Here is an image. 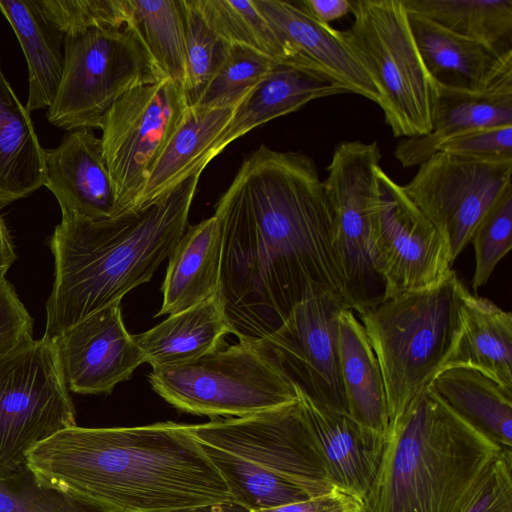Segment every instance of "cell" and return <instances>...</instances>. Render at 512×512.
Masks as SVG:
<instances>
[{"label": "cell", "instance_id": "40", "mask_svg": "<svg viewBox=\"0 0 512 512\" xmlns=\"http://www.w3.org/2000/svg\"><path fill=\"white\" fill-rule=\"evenodd\" d=\"M437 152L486 163L512 161V125L472 129L446 139Z\"/></svg>", "mask_w": 512, "mask_h": 512}, {"label": "cell", "instance_id": "29", "mask_svg": "<svg viewBox=\"0 0 512 512\" xmlns=\"http://www.w3.org/2000/svg\"><path fill=\"white\" fill-rule=\"evenodd\" d=\"M413 37L430 74L454 73L471 89H482L512 70V52L499 54L408 9Z\"/></svg>", "mask_w": 512, "mask_h": 512}, {"label": "cell", "instance_id": "16", "mask_svg": "<svg viewBox=\"0 0 512 512\" xmlns=\"http://www.w3.org/2000/svg\"><path fill=\"white\" fill-rule=\"evenodd\" d=\"M51 343L64 384L79 394H110L145 363L124 325L120 302L91 314Z\"/></svg>", "mask_w": 512, "mask_h": 512}, {"label": "cell", "instance_id": "2", "mask_svg": "<svg viewBox=\"0 0 512 512\" xmlns=\"http://www.w3.org/2000/svg\"><path fill=\"white\" fill-rule=\"evenodd\" d=\"M26 468L42 486L108 512H188L231 499L189 425L62 429Z\"/></svg>", "mask_w": 512, "mask_h": 512}, {"label": "cell", "instance_id": "25", "mask_svg": "<svg viewBox=\"0 0 512 512\" xmlns=\"http://www.w3.org/2000/svg\"><path fill=\"white\" fill-rule=\"evenodd\" d=\"M45 180V149L0 61V210L28 197L44 186Z\"/></svg>", "mask_w": 512, "mask_h": 512}, {"label": "cell", "instance_id": "30", "mask_svg": "<svg viewBox=\"0 0 512 512\" xmlns=\"http://www.w3.org/2000/svg\"><path fill=\"white\" fill-rule=\"evenodd\" d=\"M429 387L458 415L505 450L512 448V390L468 367L440 371Z\"/></svg>", "mask_w": 512, "mask_h": 512}, {"label": "cell", "instance_id": "26", "mask_svg": "<svg viewBox=\"0 0 512 512\" xmlns=\"http://www.w3.org/2000/svg\"><path fill=\"white\" fill-rule=\"evenodd\" d=\"M338 350L348 414L386 436L389 416L381 369L362 323L348 308L338 314Z\"/></svg>", "mask_w": 512, "mask_h": 512}, {"label": "cell", "instance_id": "28", "mask_svg": "<svg viewBox=\"0 0 512 512\" xmlns=\"http://www.w3.org/2000/svg\"><path fill=\"white\" fill-rule=\"evenodd\" d=\"M237 107V106H236ZM236 107L189 106L150 172L132 210L142 208L206 168V154Z\"/></svg>", "mask_w": 512, "mask_h": 512}, {"label": "cell", "instance_id": "23", "mask_svg": "<svg viewBox=\"0 0 512 512\" xmlns=\"http://www.w3.org/2000/svg\"><path fill=\"white\" fill-rule=\"evenodd\" d=\"M227 334H232V328L219 291L133 338L145 363L157 368L190 362L220 349Z\"/></svg>", "mask_w": 512, "mask_h": 512}, {"label": "cell", "instance_id": "20", "mask_svg": "<svg viewBox=\"0 0 512 512\" xmlns=\"http://www.w3.org/2000/svg\"><path fill=\"white\" fill-rule=\"evenodd\" d=\"M44 186L55 196L61 213L91 220L116 216L113 185L101 139L90 129L67 131L56 148L45 149Z\"/></svg>", "mask_w": 512, "mask_h": 512}, {"label": "cell", "instance_id": "27", "mask_svg": "<svg viewBox=\"0 0 512 512\" xmlns=\"http://www.w3.org/2000/svg\"><path fill=\"white\" fill-rule=\"evenodd\" d=\"M0 12L12 27L27 62L26 109L31 113L50 107L64 70V34L38 0L0 1Z\"/></svg>", "mask_w": 512, "mask_h": 512}, {"label": "cell", "instance_id": "5", "mask_svg": "<svg viewBox=\"0 0 512 512\" xmlns=\"http://www.w3.org/2000/svg\"><path fill=\"white\" fill-rule=\"evenodd\" d=\"M465 288L452 270L431 288L384 299L359 315L381 369L389 422L443 369L461 331Z\"/></svg>", "mask_w": 512, "mask_h": 512}, {"label": "cell", "instance_id": "24", "mask_svg": "<svg viewBox=\"0 0 512 512\" xmlns=\"http://www.w3.org/2000/svg\"><path fill=\"white\" fill-rule=\"evenodd\" d=\"M448 367L476 369L512 390L511 312L466 287L461 331L443 369Z\"/></svg>", "mask_w": 512, "mask_h": 512}, {"label": "cell", "instance_id": "37", "mask_svg": "<svg viewBox=\"0 0 512 512\" xmlns=\"http://www.w3.org/2000/svg\"><path fill=\"white\" fill-rule=\"evenodd\" d=\"M46 16L64 36L97 29L125 28L128 0H38Z\"/></svg>", "mask_w": 512, "mask_h": 512}, {"label": "cell", "instance_id": "14", "mask_svg": "<svg viewBox=\"0 0 512 512\" xmlns=\"http://www.w3.org/2000/svg\"><path fill=\"white\" fill-rule=\"evenodd\" d=\"M377 180L379 198L373 251L384 284V299L439 284L452 271L446 241L403 186L381 167L377 169Z\"/></svg>", "mask_w": 512, "mask_h": 512}, {"label": "cell", "instance_id": "44", "mask_svg": "<svg viewBox=\"0 0 512 512\" xmlns=\"http://www.w3.org/2000/svg\"><path fill=\"white\" fill-rule=\"evenodd\" d=\"M296 3L313 18L324 24L351 13V1L349 0H299Z\"/></svg>", "mask_w": 512, "mask_h": 512}, {"label": "cell", "instance_id": "32", "mask_svg": "<svg viewBox=\"0 0 512 512\" xmlns=\"http://www.w3.org/2000/svg\"><path fill=\"white\" fill-rule=\"evenodd\" d=\"M125 26L143 46L158 71L183 85L185 43L181 0H128Z\"/></svg>", "mask_w": 512, "mask_h": 512}, {"label": "cell", "instance_id": "46", "mask_svg": "<svg viewBox=\"0 0 512 512\" xmlns=\"http://www.w3.org/2000/svg\"><path fill=\"white\" fill-rule=\"evenodd\" d=\"M188 512H252V511L230 499V500L223 501V502L200 506V507L194 508Z\"/></svg>", "mask_w": 512, "mask_h": 512}, {"label": "cell", "instance_id": "38", "mask_svg": "<svg viewBox=\"0 0 512 512\" xmlns=\"http://www.w3.org/2000/svg\"><path fill=\"white\" fill-rule=\"evenodd\" d=\"M0 512H108L42 486L26 466L0 478Z\"/></svg>", "mask_w": 512, "mask_h": 512}, {"label": "cell", "instance_id": "7", "mask_svg": "<svg viewBox=\"0 0 512 512\" xmlns=\"http://www.w3.org/2000/svg\"><path fill=\"white\" fill-rule=\"evenodd\" d=\"M152 389L176 409L243 417L298 400L294 382L261 341L239 340L183 364L152 368Z\"/></svg>", "mask_w": 512, "mask_h": 512}, {"label": "cell", "instance_id": "17", "mask_svg": "<svg viewBox=\"0 0 512 512\" xmlns=\"http://www.w3.org/2000/svg\"><path fill=\"white\" fill-rule=\"evenodd\" d=\"M297 387V386H296ZM301 414L328 481L361 502L377 473L384 435L322 406L297 387Z\"/></svg>", "mask_w": 512, "mask_h": 512}, {"label": "cell", "instance_id": "4", "mask_svg": "<svg viewBox=\"0 0 512 512\" xmlns=\"http://www.w3.org/2000/svg\"><path fill=\"white\" fill-rule=\"evenodd\" d=\"M504 450L428 386L389 422L360 512H465Z\"/></svg>", "mask_w": 512, "mask_h": 512}, {"label": "cell", "instance_id": "18", "mask_svg": "<svg viewBox=\"0 0 512 512\" xmlns=\"http://www.w3.org/2000/svg\"><path fill=\"white\" fill-rule=\"evenodd\" d=\"M300 64L378 104L379 92L341 31L313 18L296 1L253 0Z\"/></svg>", "mask_w": 512, "mask_h": 512}, {"label": "cell", "instance_id": "35", "mask_svg": "<svg viewBox=\"0 0 512 512\" xmlns=\"http://www.w3.org/2000/svg\"><path fill=\"white\" fill-rule=\"evenodd\" d=\"M181 5L185 43L183 89L188 105L194 106L224 62L230 44L206 23L194 0H181Z\"/></svg>", "mask_w": 512, "mask_h": 512}, {"label": "cell", "instance_id": "11", "mask_svg": "<svg viewBox=\"0 0 512 512\" xmlns=\"http://www.w3.org/2000/svg\"><path fill=\"white\" fill-rule=\"evenodd\" d=\"M188 107L183 85L163 78L127 91L106 112L100 139L116 215L132 210Z\"/></svg>", "mask_w": 512, "mask_h": 512}, {"label": "cell", "instance_id": "22", "mask_svg": "<svg viewBox=\"0 0 512 512\" xmlns=\"http://www.w3.org/2000/svg\"><path fill=\"white\" fill-rule=\"evenodd\" d=\"M222 246L214 215L188 226L168 257L163 301L156 316L176 314L220 291Z\"/></svg>", "mask_w": 512, "mask_h": 512}, {"label": "cell", "instance_id": "9", "mask_svg": "<svg viewBox=\"0 0 512 512\" xmlns=\"http://www.w3.org/2000/svg\"><path fill=\"white\" fill-rule=\"evenodd\" d=\"M163 78L127 28L65 36L63 75L46 118L66 131L100 129L124 93Z\"/></svg>", "mask_w": 512, "mask_h": 512}, {"label": "cell", "instance_id": "3", "mask_svg": "<svg viewBox=\"0 0 512 512\" xmlns=\"http://www.w3.org/2000/svg\"><path fill=\"white\" fill-rule=\"evenodd\" d=\"M201 173L142 208L108 219L62 214L50 239L55 278L43 338L53 340L151 280L189 226Z\"/></svg>", "mask_w": 512, "mask_h": 512}, {"label": "cell", "instance_id": "19", "mask_svg": "<svg viewBox=\"0 0 512 512\" xmlns=\"http://www.w3.org/2000/svg\"><path fill=\"white\" fill-rule=\"evenodd\" d=\"M503 125H512V70L482 89L438 80L431 131L402 139L394 154L405 168L419 166L448 138L472 129Z\"/></svg>", "mask_w": 512, "mask_h": 512}, {"label": "cell", "instance_id": "6", "mask_svg": "<svg viewBox=\"0 0 512 512\" xmlns=\"http://www.w3.org/2000/svg\"><path fill=\"white\" fill-rule=\"evenodd\" d=\"M351 13L353 23L341 33L375 84L394 137L427 135L438 80L420 55L403 1L355 0Z\"/></svg>", "mask_w": 512, "mask_h": 512}, {"label": "cell", "instance_id": "31", "mask_svg": "<svg viewBox=\"0 0 512 512\" xmlns=\"http://www.w3.org/2000/svg\"><path fill=\"white\" fill-rule=\"evenodd\" d=\"M406 9L503 55L512 52V0H402Z\"/></svg>", "mask_w": 512, "mask_h": 512}, {"label": "cell", "instance_id": "39", "mask_svg": "<svg viewBox=\"0 0 512 512\" xmlns=\"http://www.w3.org/2000/svg\"><path fill=\"white\" fill-rule=\"evenodd\" d=\"M472 287L476 292L489 280L497 264L512 248V189L488 211L475 229Z\"/></svg>", "mask_w": 512, "mask_h": 512}, {"label": "cell", "instance_id": "43", "mask_svg": "<svg viewBox=\"0 0 512 512\" xmlns=\"http://www.w3.org/2000/svg\"><path fill=\"white\" fill-rule=\"evenodd\" d=\"M361 502L340 490L305 501L252 512H360Z\"/></svg>", "mask_w": 512, "mask_h": 512}, {"label": "cell", "instance_id": "41", "mask_svg": "<svg viewBox=\"0 0 512 512\" xmlns=\"http://www.w3.org/2000/svg\"><path fill=\"white\" fill-rule=\"evenodd\" d=\"M33 319L13 286L0 281V355L32 339Z\"/></svg>", "mask_w": 512, "mask_h": 512}, {"label": "cell", "instance_id": "15", "mask_svg": "<svg viewBox=\"0 0 512 512\" xmlns=\"http://www.w3.org/2000/svg\"><path fill=\"white\" fill-rule=\"evenodd\" d=\"M343 308L341 300L329 296L301 302L261 342L309 398L348 414L338 350V314Z\"/></svg>", "mask_w": 512, "mask_h": 512}, {"label": "cell", "instance_id": "13", "mask_svg": "<svg viewBox=\"0 0 512 512\" xmlns=\"http://www.w3.org/2000/svg\"><path fill=\"white\" fill-rule=\"evenodd\" d=\"M512 161L477 162L437 152L403 188L441 233L451 264L496 202L512 189Z\"/></svg>", "mask_w": 512, "mask_h": 512}, {"label": "cell", "instance_id": "42", "mask_svg": "<svg viewBox=\"0 0 512 512\" xmlns=\"http://www.w3.org/2000/svg\"><path fill=\"white\" fill-rule=\"evenodd\" d=\"M465 512H512V451L496 460L482 490Z\"/></svg>", "mask_w": 512, "mask_h": 512}, {"label": "cell", "instance_id": "33", "mask_svg": "<svg viewBox=\"0 0 512 512\" xmlns=\"http://www.w3.org/2000/svg\"><path fill=\"white\" fill-rule=\"evenodd\" d=\"M194 3L206 23L228 44L247 47L281 65L308 70L285 47L253 0H194Z\"/></svg>", "mask_w": 512, "mask_h": 512}, {"label": "cell", "instance_id": "10", "mask_svg": "<svg viewBox=\"0 0 512 512\" xmlns=\"http://www.w3.org/2000/svg\"><path fill=\"white\" fill-rule=\"evenodd\" d=\"M74 425L51 341L32 338L0 355V478L24 468L35 445Z\"/></svg>", "mask_w": 512, "mask_h": 512}, {"label": "cell", "instance_id": "36", "mask_svg": "<svg viewBox=\"0 0 512 512\" xmlns=\"http://www.w3.org/2000/svg\"><path fill=\"white\" fill-rule=\"evenodd\" d=\"M277 65L281 64L252 49L230 44L224 62L196 105L236 107Z\"/></svg>", "mask_w": 512, "mask_h": 512}, {"label": "cell", "instance_id": "45", "mask_svg": "<svg viewBox=\"0 0 512 512\" xmlns=\"http://www.w3.org/2000/svg\"><path fill=\"white\" fill-rule=\"evenodd\" d=\"M15 260L16 253L13 243L6 224L0 214V281L5 279L7 271Z\"/></svg>", "mask_w": 512, "mask_h": 512}, {"label": "cell", "instance_id": "12", "mask_svg": "<svg viewBox=\"0 0 512 512\" xmlns=\"http://www.w3.org/2000/svg\"><path fill=\"white\" fill-rule=\"evenodd\" d=\"M200 442L235 454L319 497L338 490L327 479L299 401L243 417L189 425Z\"/></svg>", "mask_w": 512, "mask_h": 512}, {"label": "cell", "instance_id": "1", "mask_svg": "<svg viewBox=\"0 0 512 512\" xmlns=\"http://www.w3.org/2000/svg\"><path fill=\"white\" fill-rule=\"evenodd\" d=\"M214 216L223 239L220 293L239 340L262 341L311 298L345 304L331 211L310 156L261 145L243 159Z\"/></svg>", "mask_w": 512, "mask_h": 512}, {"label": "cell", "instance_id": "21", "mask_svg": "<svg viewBox=\"0 0 512 512\" xmlns=\"http://www.w3.org/2000/svg\"><path fill=\"white\" fill-rule=\"evenodd\" d=\"M350 91L334 79L301 68L277 65L234 109L226 127L211 144L204 164L254 128L295 112L318 98Z\"/></svg>", "mask_w": 512, "mask_h": 512}, {"label": "cell", "instance_id": "34", "mask_svg": "<svg viewBox=\"0 0 512 512\" xmlns=\"http://www.w3.org/2000/svg\"><path fill=\"white\" fill-rule=\"evenodd\" d=\"M200 444L224 479L231 500L251 511L312 498L296 485L262 470L244 458L202 442Z\"/></svg>", "mask_w": 512, "mask_h": 512}, {"label": "cell", "instance_id": "8", "mask_svg": "<svg viewBox=\"0 0 512 512\" xmlns=\"http://www.w3.org/2000/svg\"><path fill=\"white\" fill-rule=\"evenodd\" d=\"M380 159L376 141H343L334 149L323 181L344 301L358 315L384 299V284L373 251Z\"/></svg>", "mask_w": 512, "mask_h": 512}]
</instances>
